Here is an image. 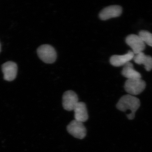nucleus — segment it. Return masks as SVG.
I'll return each instance as SVG.
<instances>
[{
  "label": "nucleus",
  "mask_w": 152,
  "mask_h": 152,
  "mask_svg": "<svg viewBox=\"0 0 152 152\" xmlns=\"http://www.w3.org/2000/svg\"><path fill=\"white\" fill-rule=\"evenodd\" d=\"M140 106V99L131 95H126L120 99L116 105L118 110L122 112L130 111V113L126 115L129 120H133L135 116L136 112Z\"/></svg>",
  "instance_id": "1"
},
{
  "label": "nucleus",
  "mask_w": 152,
  "mask_h": 152,
  "mask_svg": "<svg viewBox=\"0 0 152 152\" xmlns=\"http://www.w3.org/2000/svg\"><path fill=\"white\" fill-rule=\"evenodd\" d=\"M37 52L40 59L46 64H53L56 60V51L50 45H42L38 48Z\"/></svg>",
  "instance_id": "2"
},
{
  "label": "nucleus",
  "mask_w": 152,
  "mask_h": 152,
  "mask_svg": "<svg viewBox=\"0 0 152 152\" xmlns=\"http://www.w3.org/2000/svg\"><path fill=\"white\" fill-rule=\"evenodd\" d=\"M146 83L141 79L127 80L125 82V91L129 95L135 96L140 94L145 88Z\"/></svg>",
  "instance_id": "3"
},
{
  "label": "nucleus",
  "mask_w": 152,
  "mask_h": 152,
  "mask_svg": "<svg viewBox=\"0 0 152 152\" xmlns=\"http://www.w3.org/2000/svg\"><path fill=\"white\" fill-rule=\"evenodd\" d=\"M68 132L76 138L83 139L86 135V129L83 123L73 120L67 127Z\"/></svg>",
  "instance_id": "4"
},
{
  "label": "nucleus",
  "mask_w": 152,
  "mask_h": 152,
  "mask_svg": "<svg viewBox=\"0 0 152 152\" xmlns=\"http://www.w3.org/2000/svg\"><path fill=\"white\" fill-rule=\"evenodd\" d=\"M126 43L132 48V51L134 55L143 52L145 48V44L140 37L137 35H129L126 39Z\"/></svg>",
  "instance_id": "5"
},
{
  "label": "nucleus",
  "mask_w": 152,
  "mask_h": 152,
  "mask_svg": "<svg viewBox=\"0 0 152 152\" xmlns=\"http://www.w3.org/2000/svg\"><path fill=\"white\" fill-rule=\"evenodd\" d=\"M77 95L72 91H68L63 96V106L64 109L68 111L73 110L78 102Z\"/></svg>",
  "instance_id": "6"
},
{
  "label": "nucleus",
  "mask_w": 152,
  "mask_h": 152,
  "mask_svg": "<svg viewBox=\"0 0 152 152\" xmlns=\"http://www.w3.org/2000/svg\"><path fill=\"white\" fill-rule=\"evenodd\" d=\"M122 13V8L118 5H112L106 7L101 11L99 17L101 20H107L117 18L121 15Z\"/></svg>",
  "instance_id": "7"
},
{
  "label": "nucleus",
  "mask_w": 152,
  "mask_h": 152,
  "mask_svg": "<svg viewBox=\"0 0 152 152\" xmlns=\"http://www.w3.org/2000/svg\"><path fill=\"white\" fill-rule=\"evenodd\" d=\"M2 70L4 74V79L8 81H12L16 77L18 66L13 62H7L2 66Z\"/></svg>",
  "instance_id": "8"
},
{
  "label": "nucleus",
  "mask_w": 152,
  "mask_h": 152,
  "mask_svg": "<svg viewBox=\"0 0 152 152\" xmlns=\"http://www.w3.org/2000/svg\"><path fill=\"white\" fill-rule=\"evenodd\" d=\"M134 55L131 50H129L127 53L124 55H113L110 58V63L114 66H124L133 59Z\"/></svg>",
  "instance_id": "9"
},
{
  "label": "nucleus",
  "mask_w": 152,
  "mask_h": 152,
  "mask_svg": "<svg viewBox=\"0 0 152 152\" xmlns=\"http://www.w3.org/2000/svg\"><path fill=\"white\" fill-rule=\"evenodd\" d=\"M73 110L75 113V120L81 122L86 121L88 119V111L86 104L83 102H78Z\"/></svg>",
  "instance_id": "10"
},
{
  "label": "nucleus",
  "mask_w": 152,
  "mask_h": 152,
  "mask_svg": "<svg viewBox=\"0 0 152 152\" xmlns=\"http://www.w3.org/2000/svg\"><path fill=\"white\" fill-rule=\"evenodd\" d=\"M133 60L136 64L139 65H143L146 71L152 69V57L144 54L143 52L134 55Z\"/></svg>",
  "instance_id": "11"
},
{
  "label": "nucleus",
  "mask_w": 152,
  "mask_h": 152,
  "mask_svg": "<svg viewBox=\"0 0 152 152\" xmlns=\"http://www.w3.org/2000/svg\"><path fill=\"white\" fill-rule=\"evenodd\" d=\"M121 73L122 75L128 80L141 79V75L134 69V66L130 62L125 65Z\"/></svg>",
  "instance_id": "12"
},
{
  "label": "nucleus",
  "mask_w": 152,
  "mask_h": 152,
  "mask_svg": "<svg viewBox=\"0 0 152 152\" xmlns=\"http://www.w3.org/2000/svg\"><path fill=\"white\" fill-rule=\"evenodd\" d=\"M138 35L145 44L152 47V34L145 30L140 31Z\"/></svg>",
  "instance_id": "13"
},
{
  "label": "nucleus",
  "mask_w": 152,
  "mask_h": 152,
  "mask_svg": "<svg viewBox=\"0 0 152 152\" xmlns=\"http://www.w3.org/2000/svg\"><path fill=\"white\" fill-rule=\"evenodd\" d=\"M1 44H0V52H1Z\"/></svg>",
  "instance_id": "14"
}]
</instances>
